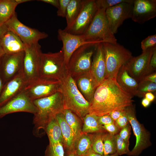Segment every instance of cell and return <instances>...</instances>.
<instances>
[{"label":"cell","mask_w":156,"mask_h":156,"mask_svg":"<svg viewBox=\"0 0 156 156\" xmlns=\"http://www.w3.org/2000/svg\"><path fill=\"white\" fill-rule=\"evenodd\" d=\"M133 97L118 84L116 79H105L97 88L90 103L88 113L101 116L132 105Z\"/></svg>","instance_id":"6da1fadb"},{"label":"cell","mask_w":156,"mask_h":156,"mask_svg":"<svg viewBox=\"0 0 156 156\" xmlns=\"http://www.w3.org/2000/svg\"><path fill=\"white\" fill-rule=\"evenodd\" d=\"M37 109L33 120V134L39 137L45 131L48 123L57 114L62 112L64 109L63 98L62 93L58 91L49 96L33 101Z\"/></svg>","instance_id":"7a4b0ae2"},{"label":"cell","mask_w":156,"mask_h":156,"mask_svg":"<svg viewBox=\"0 0 156 156\" xmlns=\"http://www.w3.org/2000/svg\"><path fill=\"white\" fill-rule=\"evenodd\" d=\"M61 81L60 91L63 95L65 109L73 112L83 120L88 113L90 103L79 90L75 80L70 76L68 74Z\"/></svg>","instance_id":"3957f363"},{"label":"cell","mask_w":156,"mask_h":156,"mask_svg":"<svg viewBox=\"0 0 156 156\" xmlns=\"http://www.w3.org/2000/svg\"><path fill=\"white\" fill-rule=\"evenodd\" d=\"M67 75L62 50L54 53H42L39 78L62 81Z\"/></svg>","instance_id":"277c9868"},{"label":"cell","mask_w":156,"mask_h":156,"mask_svg":"<svg viewBox=\"0 0 156 156\" xmlns=\"http://www.w3.org/2000/svg\"><path fill=\"white\" fill-rule=\"evenodd\" d=\"M106 66V79H116L120 67L132 57L131 52L117 43H102Z\"/></svg>","instance_id":"5b68a950"},{"label":"cell","mask_w":156,"mask_h":156,"mask_svg":"<svg viewBox=\"0 0 156 156\" xmlns=\"http://www.w3.org/2000/svg\"><path fill=\"white\" fill-rule=\"evenodd\" d=\"M105 10L98 9L88 28L82 34L88 42L117 43V40L112 31L105 14Z\"/></svg>","instance_id":"8992f818"},{"label":"cell","mask_w":156,"mask_h":156,"mask_svg":"<svg viewBox=\"0 0 156 156\" xmlns=\"http://www.w3.org/2000/svg\"><path fill=\"white\" fill-rule=\"evenodd\" d=\"M98 43L92 42L84 44L72 54L66 65V69L67 74L73 79L90 71L92 57Z\"/></svg>","instance_id":"52a82bcc"},{"label":"cell","mask_w":156,"mask_h":156,"mask_svg":"<svg viewBox=\"0 0 156 156\" xmlns=\"http://www.w3.org/2000/svg\"><path fill=\"white\" fill-rule=\"evenodd\" d=\"M125 110L136 139L135 146L127 155L138 156L143 150L151 145L150 133L137 119L134 106L132 105L127 107Z\"/></svg>","instance_id":"ba28073f"},{"label":"cell","mask_w":156,"mask_h":156,"mask_svg":"<svg viewBox=\"0 0 156 156\" xmlns=\"http://www.w3.org/2000/svg\"><path fill=\"white\" fill-rule=\"evenodd\" d=\"M23 72L28 83L39 78V72L42 53L38 43L26 45L24 51Z\"/></svg>","instance_id":"9c48e42d"},{"label":"cell","mask_w":156,"mask_h":156,"mask_svg":"<svg viewBox=\"0 0 156 156\" xmlns=\"http://www.w3.org/2000/svg\"><path fill=\"white\" fill-rule=\"evenodd\" d=\"M62 81L38 78L28 83L24 90L32 101L60 91Z\"/></svg>","instance_id":"30bf717a"},{"label":"cell","mask_w":156,"mask_h":156,"mask_svg":"<svg viewBox=\"0 0 156 156\" xmlns=\"http://www.w3.org/2000/svg\"><path fill=\"white\" fill-rule=\"evenodd\" d=\"M5 24L8 30L16 34L26 45L38 43L40 40L48 36L46 33L30 27L22 23L16 14Z\"/></svg>","instance_id":"8fae6325"},{"label":"cell","mask_w":156,"mask_h":156,"mask_svg":"<svg viewBox=\"0 0 156 156\" xmlns=\"http://www.w3.org/2000/svg\"><path fill=\"white\" fill-rule=\"evenodd\" d=\"M97 10L95 0H83L82 9L77 17L69 27L64 29L74 35L83 34L92 21Z\"/></svg>","instance_id":"7c38bea8"},{"label":"cell","mask_w":156,"mask_h":156,"mask_svg":"<svg viewBox=\"0 0 156 156\" xmlns=\"http://www.w3.org/2000/svg\"><path fill=\"white\" fill-rule=\"evenodd\" d=\"M156 47L148 49L136 57H132L125 64L129 75L138 83L148 75L150 62Z\"/></svg>","instance_id":"4fadbf2b"},{"label":"cell","mask_w":156,"mask_h":156,"mask_svg":"<svg viewBox=\"0 0 156 156\" xmlns=\"http://www.w3.org/2000/svg\"><path fill=\"white\" fill-rule=\"evenodd\" d=\"M37 108L24 90L17 95L0 107V118L7 115L18 112L35 114Z\"/></svg>","instance_id":"5bb4252c"},{"label":"cell","mask_w":156,"mask_h":156,"mask_svg":"<svg viewBox=\"0 0 156 156\" xmlns=\"http://www.w3.org/2000/svg\"><path fill=\"white\" fill-rule=\"evenodd\" d=\"M24 51L4 54L0 60V74L4 83L12 79L23 70Z\"/></svg>","instance_id":"9a60e30c"},{"label":"cell","mask_w":156,"mask_h":156,"mask_svg":"<svg viewBox=\"0 0 156 156\" xmlns=\"http://www.w3.org/2000/svg\"><path fill=\"white\" fill-rule=\"evenodd\" d=\"M133 3H120L106 9L105 14L110 28L114 34L126 19L131 18Z\"/></svg>","instance_id":"2e32d148"},{"label":"cell","mask_w":156,"mask_h":156,"mask_svg":"<svg viewBox=\"0 0 156 156\" xmlns=\"http://www.w3.org/2000/svg\"><path fill=\"white\" fill-rule=\"evenodd\" d=\"M57 37L63 43L62 50L63 51L66 66L73 53L81 46L89 43L98 42L86 41L83 35H76L70 34L64 29H59L57 31Z\"/></svg>","instance_id":"e0dca14e"},{"label":"cell","mask_w":156,"mask_h":156,"mask_svg":"<svg viewBox=\"0 0 156 156\" xmlns=\"http://www.w3.org/2000/svg\"><path fill=\"white\" fill-rule=\"evenodd\" d=\"M27 84L23 70L5 83L0 93V107L23 91Z\"/></svg>","instance_id":"ac0fdd59"},{"label":"cell","mask_w":156,"mask_h":156,"mask_svg":"<svg viewBox=\"0 0 156 156\" xmlns=\"http://www.w3.org/2000/svg\"><path fill=\"white\" fill-rule=\"evenodd\" d=\"M156 16V0H134L131 18L143 24Z\"/></svg>","instance_id":"d6986e66"},{"label":"cell","mask_w":156,"mask_h":156,"mask_svg":"<svg viewBox=\"0 0 156 156\" xmlns=\"http://www.w3.org/2000/svg\"><path fill=\"white\" fill-rule=\"evenodd\" d=\"M92 61L90 72L98 86L106 79L105 56L102 43L97 44Z\"/></svg>","instance_id":"ffe728a7"},{"label":"cell","mask_w":156,"mask_h":156,"mask_svg":"<svg viewBox=\"0 0 156 156\" xmlns=\"http://www.w3.org/2000/svg\"><path fill=\"white\" fill-rule=\"evenodd\" d=\"M74 79L79 90L85 99L90 103L98 87L90 71Z\"/></svg>","instance_id":"44dd1931"},{"label":"cell","mask_w":156,"mask_h":156,"mask_svg":"<svg viewBox=\"0 0 156 156\" xmlns=\"http://www.w3.org/2000/svg\"><path fill=\"white\" fill-rule=\"evenodd\" d=\"M0 44L5 54L24 51L26 45L14 33L8 30L0 39Z\"/></svg>","instance_id":"7402d4cb"},{"label":"cell","mask_w":156,"mask_h":156,"mask_svg":"<svg viewBox=\"0 0 156 156\" xmlns=\"http://www.w3.org/2000/svg\"><path fill=\"white\" fill-rule=\"evenodd\" d=\"M116 80L126 92L133 97L135 96L139 83L129 75L125 64L119 69Z\"/></svg>","instance_id":"603a6c76"},{"label":"cell","mask_w":156,"mask_h":156,"mask_svg":"<svg viewBox=\"0 0 156 156\" xmlns=\"http://www.w3.org/2000/svg\"><path fill=\"white\" fill-rule=\"evenodd\" d=\"M55 117L61 129L63 143L69 152H75L76 139L70 127L65 119L62 112L57 114Z\"/></svg>","instance_id":"cb8c5ba5"},{"label":"cell","mask_w":156,"mask_h":156,"mask_svg":"<svg viewBox=\"0 0 156 156\" xmlns=\"http://www.w3.org/2000/svg\"><path fill=\"white\" fill-rule=\"evenodd\" d=\"M99 116L88 113L83 118V124L82 132L83 134L106 132L98 121Z\"/></svg>","instance_id":"d4e9b609"},{"label":"cell","mask_w":156,"mask_h":156,"mask_svg":"<svg viewBox=\"0 0 156 156\" xmlns=\"http://www.w3.org/2000/svg\"><path fill=\"white\" fill-rule=\"evenodd\" d=\"M15 0H0V25L5 23L16 13Z\"/></svg>","instance_id":"484cf974"},{"label":"cell","mask_w":156,"mask_h":156,"mask_svg":"<svg viewBox=\"0 0 156 156\" xmlns=\"http://www.w3.org/2000/svg\"><path fill=\"white\" fill-rule=\"evenodd\" d=\"M62 113L65 120L73 133L76 141L83 134L81 118L74 112L68 109H64Z\"/></svg>","instance_id":"4316f807"},{"label":"cell","mask_w":156,"mask_h":156,"mask_svg":"<svg viewBox=\"0 0 156 156\" xmlns=\"http://www.w3.org/2000/svg\"><path fill=\"white\" fill-rule=\"evenodd\" d=\"M83 0H70L67 7L66 16L67 25L69 27L73 23L82 9Z\"/></svg>","instance_id":"83f0119b"},{"label":"cell","mask_w":156,"mask_h":156,"mask_svg":"<svg viewBox=\"0 0 156 156\" xmlns=\"http://www.w3.org/2000/svg\"><path fill=\"white\" fill-rule=\"evenodd\" d=\"M45 132L48 137L49 143L60 142L63 143L61 129L55 117L48 123L45 129Z\"/></svg>","instance_id":"f1b7e54d"},{"label":"cell","mask_w":156,"mask_h":156,"mask_svg":"<svg viewBox=\"0 0 156 156\" xmlns=\"http://www.w3.org/2000/svg\"><path fill=\"white\" fill-rule=\"evenodd\" d=\"M92 135L83 133L76 141L75 152L79 156H84L92 149Z\"/></svg>","instance_id":"f546056e"},{"label":"cell","mask_w":156,"mask_h":156,"mask_svg":"<svg viewBox=\"0 0 156 156\" xmlns=\"http://www.w3.org/2000/svg\"><path fill=\"white\" fill-rule=\"evenodd\" d=\"M117 152L115 135L106 132L103 140L104 155L114 154Z\"/></svg>","instance_id":"4dcf8cb0"},{"label":"cell","mask_w":156,"mask_h":156,"mask_svg":"<svg viewBox=\"0 0 156 156\" xmlns=\"http://www.w3.org/2000/svg\"><path fill=\"white\" fill-rule=\"evenodd\" d=\"M107 132L94 133L92 135V150L96 153L104 156L103 140Z\"/></svg>","instance_id":"1f68e13d"},{"label":"cell","mask_w":156,"mask_h":156,"mask_svg":"<svg viewBox=\"0 0 156 156\" xmlns=\"http://www.w3.org/2000/svg\"><path fill=\"white\" fill-rule=\"evenodd\" d=\"M156 90V83L142 80L139 83L135 96L140 97H144L145 94L147 93H155Z\"/></svg>","instance_id":"d6a6232c"},{"label":"cell","mask_w":156,"mask_h":156,"mask_svg":"<svg viewBox=\"0 0 156 156\" xmlns=\"http://www.w3.org/2000/svg\"><path fill=\"white\" fill-rule=\"evenodd\" d=\"M63 143H49L46 151V156H64Z\"/></svg>","instance_id":"836d02e7"},{"label":"cell","mask_w":156,"mask_h":156,"mask_svg":"<svg viewBox=\"0 0 156 156\" xmlns=\"http://www.w3.org/2000/svg\"><path fill=\"white\" fill-rule=\"evenodd\" d=\"M134 0H96L95 2L97 9L105 10L118 4L123 2L133 3Z\"/></svg>","instance_id":"e575fe53"},{"label":"cell","mask_w":156,"mask_h":156,"mask_svg":"<svg viewBox=\"0 0 156 156\" xmlns=\"http://www.w3.org/2000/svg\"><path fill=\"white\" fill-rule=\"evenodd\" d=\"M117 153L118 155L127 154L130 151L129 150V142H126L119 135H115Z\"/></svg>","instance_id":"d590c367"},{"label":"cell","mask_w":156,"mask_h":156,"mask_svg":"<svg viewBox=\"0 0 156 156\" xmlns=\"http://www.w3.org/2000/svg\"><path fill=\"white\" fill-rule=\"evenodd\" d=\"M141 48L144 51L146 50L156 47V34L149 36L142 40Z\"/></svg>","instance_id":"8d00e7d4"},{"label":"cell","mask_w":156,"mask_h":156,"mask_svg":"<svg viewBox=\"0 0 156 156\" xmlns=\"http://www.w3.org/2000/svg\"><path fill=\"white\" fill-rule=\"evenodd\" d=\"M70 1L59 0V7L57 12L58 16L65 18L67 7Z\"/></svg>","instance_id":"74e56055"},{"label":"cell","mask_w":156,"mask_h":156,"mask_svg":"<svg viewBox=\"0 0 156 156\" xmlns=\"http://www.w3.org/2000/svg\"><path fill=\"white\" fill-rule=\"evenodd\" d=\"M131 126L129 122L120 130L118 134L125 141L129 142V138L131 133Z\"/></svg>","instance_id":"f35d334b"},{"label":"cell","mask_w":156,"mask_h":156,"mask_svg":"<svg viewBox=\"0 0 156 156\" xmlns=\"http://www.w3.org/2000/svg\"><path fill=\"white\" fill-rule=\"evenodd\" d=\"M129 123L125 112V113L123 115L115 121L114 123L120 131L122 128Z\"/></svg>","instance_id":"ab89813d"},{"label":"cell","mask_w":156,"mask_h":156,"mask_svg":"<svg viewBox=\"0 0 156 156\" xmlns=\"http://www.w3.org/2000/svg\"><path fill=\"white\" fill-rule=\"evenodd\" d=\"M105 131L108 133L115 135L118 134L120 130L115 125V123H111L103 125Z\"/></svg>","instance_id":"60d3db41"},{"label":"cell","mask_w":156,"mask_h":156,"mask_svg":"<svg viewBox=\"0 0 156 156\" xmlns=\"http://www.w3.org/2000/svg\"><path fill=\"white\" fill-rule=\"evenodd\" d=\"M156 69V48L153 51L151 57L148 71V75L154 72Z\"/></svg>","instance_id":"b9f144b4"},{"label":"cell","mask_w":156,"mask_h":156,"mask_svg":"<svg viewBox=\"0 0 156 156\" xmlns=\"http://www.w3.org/2000/svg\"><path fill=\"white\" fill-rule=\"evenodd\" d=\"M98 121L99 124L102 126L115 123V121L108 114L99 116Z\"/></svg>","instance_id":"7bdbcfd3"},{"label":"cell","mask_w":156,"mask_h":156,"mask_svg":"<svg viewBox=\"0 0 156 156\" xmlns=\"http://www.w3.org/2000/svg\"><path fill=\"white\" fill-rule=\"evenodd\" d=\"M125 109L123 110H116L113 111L109 113L108 114L115 121L125 113Z\"/></svg>","instance_id":"ee69618b"},{"label":"cell","mask_w":156,"mask_h":156,"mask_svg":"<svg viewBox=\"0 0 156 156\" xmlns=\"http://www.w3.org/2000/svg\"><path fill=\"white\" fill-rule=\"evenodd\" d=\"M142 80L156 83V72H154L146 76L143 78Z\"/></svg>","instance_id":"f6af8a7d"},{"label":"cell","mask_w":156,"mask_h":156,"mask_svg":"<svg viewBox=\"0 0 156 156\" xmlns=\"http://www.w3.org/2000/svg\"><path fill=\"white\" fill-rule=\"evenodd\" d=\"M38 1L50 4L57 9L59 7V0H40Z\"/></svg>","instance_id":"bcb514c9"},{"label":"cell","mask_w":156,"mask_h":156,"mask_svg":"<svg viewBox=\"0 0 156 156\" xmlns=\"http://www.w3.org/2000/svg\"><path fill=\"white\" fill-rule=\"evenodd\" d=\"M8 30L7 27L5 23L0 25V39Z\"/></svg>","instance_id":"7dc6e473"},{"label":"cell","mask_w":156,"mask_h":156,"mask_svg":"<svg viewBox=\"0 0 156 156\" xmlns=\"http://www.w3.org/2000/svg\"><path fill=\"white\" fill-rule=\"evenodd\" d=\"M155 96L152 92H148L146 93L144 95V98L150 102L153 101L155 99Z\"/></svg>","instance_id":"c3c4849f"},{"label":"cell","mask_w":156,"mask_h":156,"mask_svg":"<svg viewBox=\"0 0 156 156\" xmlns=\"http://www.w3.org/2000/svg\"><path fill=\"white\" fill-rule=\"evenodd\" d=\"M84 156H104L101 155L94 152L92 149L87 153Z\"/></svg>","instance_id":"681fc988"},{"label":"cell","mask_w":156,"mask_h":156,"mask_svg":"<svg viewBox=\"0 0 156 156\" xmlns=\"http://www.w3.org/2000/svg\"><path fill=\"white\" fill-rule=\"evenodd\" d=\"M151 102L146 98H144L142 100L141 103L143 107H146L149 105Z\"/></svg>","instance_id":"f907efd6"},{"label":"cell","mask_w":156,"mask_h":156,"mask_svg":"<svg viewBox=\"0 0 156 156\" xmlns=\"http://www.w3.org/2000/svg\"><path fill=\"white\" fill-rule=\"evenodd\" d=\"M1 58H0V60ZM4 85V83L0 74V93Z\"/></svg>","instance_id":"816d5d0a"},{"label":"cell","mask_w":156,"mask_h":156,"mask_svg":"<svg viewBox=\"0 0 156 156\" xmlns=\"http://www.w3.org/2000/svg\"><path fill=\"white\" fill-rule=\"evenodd\" d=\"M18 4L24 2L32 1L31 0H15Z\"/></svg>","instance_id":"f5cc1de1"},{"label":"cell","mask_w":156,"mask_h":156,"mask_svg":"<svg viewBox=\"0 0 156 156\" xmlns=\"http://www.w3.org/2000/svg\"><path fill=\"white\" fill-rule=\"evenodd\" d=\"M5 54L0 44V58Z\"/></svg>","instance_id":"db71d44e"},{"label":"cell","mask_w":156,"mask_h":156,"mask_svg":"<svg viewBox=\"0 0 156 156\" xmlns=\"http://www.w3.org/2000/svg\"><path fill=\"white\" fill-rule=\"evenodd\" d=\"M68 156H79L75 152H69Z\"/></svg>","instance_id":"11a10c76"},{"label":"cell","mask_w":156,"mask_h":156,"mask_svg":"<svg viewBox=\"0 0 156 156\" xmlns=\"http://www.w3.org/2000/svg\"><path fill=\"white\" fill-rule=\"evenodd\" d=\"M118 155L117 152L114 154L104 155V156H118Z\"/></svg>","instance_id":"9f6ffc18"}]
</instances>
